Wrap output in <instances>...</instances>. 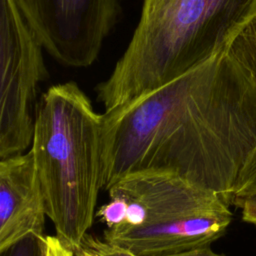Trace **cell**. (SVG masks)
I'll return each mask as SVG.
<instances>
[{"label":"cell","mask_w":256,"mask_h":256,"mask_svg":"<svg viewBox=\"0 0 256 256\" xmlns=\"http://www.w3.org/2000/svg\"><path fill=\"white\" fill-rule=\"evenodd\" d=\"M103 118L107 188L133 171L167 169L231 204L256 149V82L225 46Z\"/></svg>","instance_id":"obj_1"},{"label":"cell","mask_w":256,"mask_h":256,"mask_svg":"<svg viewBox=\"0 0 256 256\" xmlns=\"http://www.w3.org/2000/svg\"><path fill=\"white\" fill-rule=\"evenodd\" d=\"M56 236L76 251L108 185L104 118L73 81L51 86L38 103L30 147Z\"/></svg>","instance_id":"obj_2"},{"label":"cell","mask_w":256,"mask_h":256,"mask_svg":"<svg viewBox=\"0 0 256 256\" xmlns=\"http://www.w3.org/2000/svg\"><path fill=\"white\" fill-rule=\"evenodd\" d=\"M256 0H143L139 22L110 76L96 87L105 112L180 77L223 49Z\"/></svg>","instance_id":"obj_3"},{"label":"cell","mask_w":256,"mask_h":256,"mask_svg":"<svg viewBox=\"0 0 256 256\" xmlns=\"http://www.w3.org/2000/svg\"><path fill=\"white\" fill-rule=\"evenodd\" d=\"M106 191L121 201L123 216L103 238L138 256L210 247L232 220L230 204L219 194L167 169L127 173Z\"/></svg>","instance_id":"obj_4"},{"label":"cell","mask_w":256,"mask_h":256,"mask_svg":"<svg viewBox=\"0 0 256 256\" xmlns=\"http://www.w3.org/2000/svg\"><path fill=\"white\" fill-rule=\"evenodd\" d=\"M43 49L21 0H0V160L32 145L38 85L49 78Z\"/></svg>","instance_id":"obj_5"},{"label":"cell","mask_w":256,"mask_h":256,"mask_svg":"<svg viewBox=\"0 0 256 256\" xmlns=\"http://www.w3.org/2000/svg\"><path fill=\"white\" fill-rule=\"evenodd\" d=\"M44 50L67 67L90 66L121 13L119 0H21Z\"/></svg>","instance_id":"obj_6"},{"label":"cell","mask_w":256,"mask_h":256,"mask_svg":"<svg viewBox=\"0 0 256 256\" xmlns=\"http://www.w3.org/2000/svg\"><path fill=\"white\" fill-rule=\"evenodd\" d=\"M47 216L32 151L0 161V253L28 238L41 239Z\"/></svg>","instance_id":"obj_7"},{"label":"cell","mask_w":256,"mask_h":256,"mask_svg":"<svg viewBox=\"0 0 256 256\" xmlns=\"http://www.w3.org/2000/svg\"><path fill=\"white\" fill-rule=\"evenodd\" d=\"M226 48L256 82V12L238 28Z\"/></svg>","instance_id":"obj_8"},{"label":"cell","mask_w":256,"mask_h":256,"mask_svg":"<svg viewBox=\"0 0 256 256\" xmlns=\"http://www.w3.org/2000/svg\"><path fill=\"white\" fill-rule=\"evenodd\" d=\"M254 193H256V149L241 170L231 204Z\"/></svg>","instance_id":"obj_9"},{"label":"cell","mask_w":256,"mask_h":256,"mask_svg":"<svg viewBox=\"0 0 256 256\" xmlns=\"http://www.w3.org/2000/svg\"><path fill=\"white\" fill-rule=\"evenodd\" d=\"M82 246L92 251L97 256H138L123 247L111 244L105 240H100L87 235L82 243Z\"/></svg>","instance_id":"obj_10"},{"label":"cell","mask_w":256,"mask_h":256,"mask_svg":"<svg viewBox=\"0 0 256 256\" xmlns=\"http://www.w3.org/2000/svg\"><path fill=\"white\" fill-rule=\"evenodd\" d=\"M40 242V256H76L75 251L68 247L56 235H45Z\"/></svg>","instance_id":"obj_11"},{"label":"cell","mask_w":256,"mask_h":256,"mask_svg":"<svg viewBox=\"0 0 256 256\" xmlns=\"http://www.w3.org/2000/svg\"><path fill=\"white\" fill-rule=\"evenodd\" d=\"M6 253L8 256H40L39 239L33 237L25 239L13 246Z\"/></svg>","instance_id":"obj_12"},{"label":"cell","mask_w":256,"mask_h":256,"mask_svg":"<svg viewBox=\"0 0 256 256\" xmlns=\"http://www.w3.org/2000/svg\"><path fill=\"white\" fill-rule=\"evenodd\" d=\"M234 205L241 208L242 219L244 221L256 226V193L238 200Z\"/></svg>","instance_id":"obj_13"},{"label":"cell","mask_w":256,"mask_h":256,"mask_svg":"<svg viewBox=\"0 0 256 256\" xmlns=\"http://www.w3.org/2000/svg\"><path fill=\"white\" fill-rule=\"evenodd\" d=\"M166 256H223V255L213 252L210 249V247H202V248H197V249L188 250L185 252H181L173 255H166Z\"/></svg>","instance_id":"obj_14"},{"label":"cell","mask_w":256,"mask_h":256,"mask_svg":"<svg viewBox=\"0 0 256 256\" xmlns=\"http://www.w3.org/2000/svg\"><path fill=\"white\" fill-rule=\"evenodd\" d=\"M76 256H97L96 254H94L92 251H90L89 249H87L86 247L82 246L80 249L75 251Z\"/></svg>","instance_id":"obj_15"}]
</instances>
